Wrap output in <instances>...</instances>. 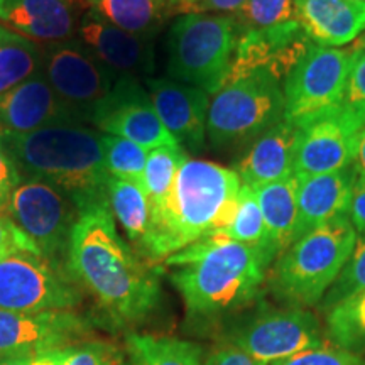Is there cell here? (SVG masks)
Masks as SVG:
<instances>
[{
	"label": "cell",
	"instance_id": "1",
	"mask_svg": "<svg viewBox=\"0 0 365 365\" xmlns=\"http://www.w3.org/2000/svg\"><path fill=\"white\" fill-rule=\"evenodd\" d=\"M68 274L117 330L143 325L161 307L156 272L118 234L108 203L80 212L71 235Z\"/></svg>",
	"mask_w": 365,
	"mask_h": 365
},
{
	"label": "cell",
	"instance_id": "2",
	"mask_svg": "<svg viewBox=\"0 0 365 365\" xmlns=\"http://www.w3.org/2000/svg\"><path fill=\"white\" fill-rule=\"evenodd\" d=\"M175 267L171 282L185 304L186 319L208 330L252 304L271 264L250 245L223 234L203 237L164 261Z\"/></svg>",
	"mask_w": 365,
	"mask_h": 365
},
{
	"label": "cell",
	"instance_id": "3",
	"mask_svg": "<svg viewBox=\"0 0 365 365\" xmlns=\"http://www.w3.org/2000/svg\"><path fill=\"white\" fill-rule=\"evenodd\" d=\"M239 175L222 164L186 159L163 203L150 208V232L140 257L164 262L203 237L220 234L239 208Z\"/></svg>",
	"mask_w": 365,
	"mask_h": 365
},
{
	"label": "cell",
	"instance_id": "4",
	"mask_svg": "<svg viewBox=\"0 0 365 365\" xmlns=\"http://www.w3.org/2000/svg\"><path fill=\"white\" fill-rule=\"evenodd\" d=\"M4 148L22 178L61 191L78 212L108 203L102 132L85 124L51 125L29 134H2Z\"/></svg>",
	"mask_w": 365,
	"mask_h": 365
},
{
	"label": "cell",
	"instance_id": "5",
	"mask_svg": "<svg viewBox=\"0 0 365 365\" xmlns=\"http://www.w3.org/2000/svg\"><path fill=\"white\" fill-rule=\"evenodd\" d=\"M349 215H340L287 247L274 264L269 289L286 307L309 308L322 303L357 245Z\"/></svg>",
	"mask_w": 365,
	"mask_h": 365
},
{
	"label": "cell",
	"instance_id": "6",
	"mask_svg": "<svg viewBox=\"0 0 365 365\" xmlns=\"http://www.w3.org/2000/svg\"><path fill=\"white\" fill-rule=\"evenodd\" d=\"M239 26L225 14H182L166 38V71L171 80L215 95L225 85Z\"/></svg>",
	"mask_w": 365,
	"mask_h": 365
},
{
	"label": "cell",
	"instance_id": "7",
	"mask_svg": "<svg viewBox=\"0 0 365 365\" xmlns=\"http://www.w3.org/2000/svg\"><path fill=\"white\" fill-rule=\"evenodd\" d=\"M284 118L282 83L267 71L228 81L210 100L207 135L215 149L252 143Z\"/></svg>",
	"mask_w": 365,
	"mask_h": 365
},
{
	"label": "cell",
	"instance_id": "8",
	"mask_svg": "<svg viewBox=\"0 0 365 365\" xmlns=\"http://www.w3.org/2000/svg\"><path fill=\"white\" fill-rule=\"evenodd\" d=\"M6 215L33 242L43 261L70 277L68 254L80 212L68 196L48 182L22 178Z\"/></svg>",
	"mask_w": 365,
	"mask_h": 365
},
{
	"label": "cell",
	"instance_id": "9",
	"mask_svg": "<svg viewBox=\"0 0 365 365\" xmlns=\"http://www.w3.org/2000/svg\"><path fill=\"white\" fill-rule=\"evenodd\" d=\"M352 51L314 44L282 81L284 120L301 129L344 105Z\"/></svg>",
	"mask_w": 365,
	"mask_h": 365
},
{
	"label": "cell",
	"instance_id": "10",
	"mask_svg": "<svg viewBox=\"0 0 365 365\" xmlns=\"http://www.w3.org/2000/svg\"><path fill=\"white\" fill-rule=\"evenodd\" d=\"M223 340L267 365L327 344L317 317L293 307L257 308L228 325Z\"/></svg>",
	"mask_w": 365,
	"mask_h": 365
},
{
	"label": "cell",
	"instance_id": "11",
	"mask_svg": "<svg viewBox=\"0 0 365 365\" xmlns=\"http://www.w3.org/2000/svg\"><path fill=\"white\" fill-rule=\"evenodd\" d=\"M43 75L81 124H91L117 78L78 38L43 44Z\"/></svg>",
	"mask_w": 365,
	"mask_h": 365
},
{
	"label": "cell",
	"instance_id": "12",
	"mask_svg": "<svg viewBox=\"0 0 365 365\" xmlns=\"http://www.w3.org/2000/svg\"><path fill=\"white\" fill-rule=\"evenodd\" d=\"M80 286L34 254L0 259V309L21 313L73 312Z\"/></svg>",
	"mask_w": 365,
	"mask_h": 365
},
{
	"label": "cell",
	"instance_id": "13",
	"mask_svg": "<svg viewBox=\"0 0 365 365\" xmlns=\"http://www.w3.org/2000/svg\"><path fill=\"white\" fill-rule=\"evenodd\" d=\"M102 134L124 137L153 150L180 145L154 110L148 90L135 78H118L91 117Z\"/></svg>",
	"mask_w": 365,
	"mask_h": 365
},
{
	"label": "cell",
	"instance_id": "14",
	"mask_svg": "<svg viewBox=\"0 0 365 365\" xmlns=\"http://www.w3.org/2000/svg\"><path fill=\"white\" fill-rule=\"evenodd\" d=\"M313 46L314 43L298 21L267 29L239 31L234 59L225 83L254 71H267L282 83Z\"/></svg>",
	"mask_w": 365,
	"mask_h": 365
},
{
	"label": "cell",
	"instance_id": "15",
	"mask_svg": "<svg viewBox=\"0 0 365 365\" xmlns=\"http://www.w3.org/2000/svg\"><path fill=\"white\" fill-rule=\"evenodd\" d=\"M360 130L362 127L344 105L308 122L296 137L294 175H325L354 166Z\"/></svg>",
	"mask_w": 365,
	"mask_h": 365
},
{
	"label": "cell",
	"instance_id": "16",
	"mask_svg": "<svg viewBox=\"0 0 365 365\" xmlns=\"http://www.w3.org/2000/svg\"><path fill=\"white\" fill-rule=\"evenodd\" d=\"M90 322L75 312L21 313L0 309V357L36 355L78 344Z\"/></svg>",
	"mask_w": 365,
	"mask_h": 365
},
{
	"label": "cell",
	"instance_id": "17",
	"mask_svg": "<svg viewBox=\"0 0 365 365\" xmlns=\"http://www.w3.org/2000/svg\"><path fill=\"white\" fill-rule=\"evenodd\" d=\"M76 38L115 75L117 80H139L140 76L148 80L156 66L154 38L125 33L91 11L81 16Z\"/></svg>",
	"mask_w": 365,
	"mask_h": 365
},
{
	"label": "cell",
	"instance_id": "18",
	"mask_svg": "<svg viewBox=\"0 0 365 365\" xmlns=\"http://www.w3.org/2000/svg\"><path fill=\"white\" fill-rule=\"evenodd\" d=\"M145 90L158 117L178 144L190 153L203 150L210 108L207 91L171 78H148Z\"/></svg>",
	"mask_w": 365,
	"mask_h": 365
},
{
	"label": "cell",
	"instance_id": "19",
	"mask_svg": "<svg viewBox=\"0 0 365 365\" xmlns=\"http://www.w3.org/2000/svg\"><path fill=\"white\" fill-rule=\"evenodd\" d=\"M81 124L43 73L0 97V135L29 134L51 125Z\"/></svg>",
	"mask_w": 365,
	"mask_h": 365
},
{
	"label": "cell",
	"instance_id": "20",
	"mask_svg": "<svg viewBox=\"0 0 365 365\" xmlns=\"http://www.w3.org/2000/svg\"><path fill=\"white\" fill-rule=\"evenodd\" d=\"M80 0H0V24L39 44L76 38Z\"/></svg>",
	"mask_w": 365,
	"mask_h": 365
},
{
	"label": "cell",
	"instance_id": "21",
	"mask_svg": "<svg viewBox=\"0 0 365 365\" xmlns=\"http://www.w3.org/2000/svg\"><path fill=\"white\" fill-rule=\"evenodd\" d=\"M357 176L355 166L325 173V175L298 178V215L293 242L325 225L340 215H349L352 188Z\"/></svg>",
	"mask_w": 365,
	"mask_h": 365
},
{
	"label": "cell",
	"instance_id": "22",
	"mask_svg": "<svg viewBox=\"0 0 365 365\" xmlns=\"http://www.w3.org/2000/svg\"><path fill=\"white\" fill-rule=\"evenodd\" d=\"M296 137L298 129L282 118L254 139L234 168L242 185L255 190L294 175Z\"/></svg>",
	"mask_w": 365,
	"mask_h": 365
},
{
	"label": "cell",
	"instance_id": "23",
	"mask_svg": "<svg viewBox=\"0 0 365 365\" xmlns=\"http://www.w3.org/2000/svg\"><path fill=\"white\" fill-rule=\"evenodd\" d=\"M296 19L314 44L339 48L365 31V0H294Z\"/></svg>",
	"mask_w": 365,
	"mask_h": 365
},
{
	"label": "cell",
	"instance_id": "24",
	"mask_svg": "<svg viewBox=\"0 0 365 365\" xmlns=\"http://www.w3.org/2000/svg\"><path fill=\"white\" fill-rule=\"evenodd\" d=\"M254 191L261 207L269 239L279 257L293 244L296 215H298V178L291 175Z\"/></svg>",
	"mask_w": 365,
	"mask_h": 365
},
{
	"label": "cell",
	"instance_id": "25",
	"mask_svg": "<svg viewBox=\"0 0 365 365\" xmlns=\"http://www.w3.org/2000/svg\"><path fill=\"white\" fill-rule=\"evenodd\" d=\"M108 205L115 222L125 232L130 247L139 255L150 232V203L144 188L134 181L108 178Z\"/></svg>",
	"mask_w": 365,
	"mask_h": 365
},
{
	"label": "cell",
	"instance_id": "26",
	"mask_svg": "<svg viewBox=\"0 0 365 365\" xmlns=\"http://www.w3.org/2000/svg\"><path fill=\"white\" fill-rule=\"evenodd\" d=\"M125 352L130 365H203L202 346L193 341L159 336L153 333L129 331Z\"/></svg>",
	"mask_w": 365,
	"mask_h": 365
},
{
	"label": "cell",
	"instance_id": "27",
	"mask_svg": "<svg viewBox=\"0 0 365 365\" xmlns=\"http://www.w3.org/2000/svg\"><path fill=\"white\" fill-rule=\"evenodd\" d=\"M43 44L0 24V97L43 73Z\"/></svg>",
	"mask_w": 365,
	"mask_h": 365
},
{
	"label": "cell",
	"instance_id": "28",
	"mask_svg": "<svg viewBox=\"0 0 365 365\" xmlns=\"http://www.w3.org/2000/svg\"><path fill=\"white\" fill-rule=\"evenodd\" d=\"M88 11L98 14L125 33L154 38L164 21L159 0H83Z\"/></svg>",
	"mask_w": 365,
	"mask_h": 365
},
{
	"label": "cell",
	"instance_id": "29",
	"mask_svg": "<svg viewBox=\"0 0 365 365\" xmlns=\"http://www.w3.org/2000/svg\"><path fill=\"white\" fill-rule=\"evenodd\" d=\"M220 234L227 235L232 240L240 242V244L257 249L267 259L269 264H272L274 259L277 257L276 249L272 247L271 239H269L257 196H255V191L250 186H240L239 208H237L234 222Z\"/></svg>",
	"mask_w": 365,
	"mask_h": 365
},
{
	"label": "cell",
	"instance_id": "30",
	"mask_svg": "<svg viewBox=\"0 0 365 365\" xmlns=\"http://www.w3.org/2000/svg\"><path fill=\"white\" fill-rule=\"evenodd\" d=\"M327 336L340 349L365 354V291L327 313Z\"/></svg>",
	"mask_w": 365,
	"mask_h": 365
},
{
	"label": "cell",
	"instance_id": "31",
	"mask_svg": "<svg viewBox=\"0 0 365 365\" xmlns=\"http://www.w3.org/2000/svg\"><path fill=\"white\" fill-rule=\"evenodd\" d=\"M186 159H188V153L181 145L149 150L144 168L143 188L149 198L150 208L158 207L166 200L175 185L178 171L181 170Z\"/></svg>",
	"mask_w": 365,
	"mask_h": 365
},
{
	"label": "cell",
	"instance_id": "32",
	"mask_svg": "<svg viewBox=\"0 0 365 365\" xmlns=\"http://www.w3.org/2000/svg\"><path fill=\"white\" fill-rule=\"evenodd\" d=\"M105 170L108 176L134 181L143 186V176L149 150L124 137L102 134Z\"/></svg>",
	"mask_w": 365,
	"mask_h": 365
},
{
	"label": "cell",
	"instance_id": "33",
	"mask_svg": "<svg viewBox=\"0 0 365 365\" xmlns=\"http://www.w3.org/2000/svg\"><path fill=\"white\" fill-rule=\"evenodd\" d=\"M239 31L267 29L296 19L294 0H247L239 12L234 14Z\"/></svg>",
	"mask_w": 365,
	"mask_h": 365
},
{
	"label": "cell",
	"instance_id": "34",
	"mask_svg": "<svg viewBox=\"0 0 365 365\" xmlns=\"http://www.w3.org/2000/svg\"><path fill=\"white\" fill-rule=\"evenodd\" d=\"M362 291H365V240H357L354 254L350 255L349 262L341 269L336 281L323 296L319 308L328 313L341 301L352 298Z\"/></svg>",
	"mask_w": 365,
	"mask_h": 365
},
{
	"label": "cell",
	"instance_id": "35",
	"mask_svg": "<svg viewBox=\"0 0 365 365\" xmlns=\"http://www.w3.org/2000/svg\"><path fill=\"white\" fill-rule=\"evenodd\" d=\"M65 365H124V352L108 341H78L66 349Z\"/></svg>",
	"mask_w": 365,
	"mask_h": 365
},
{
	"label": "cell",
	"instance_id": "36",
	"mask_svg": "<svg viewBox=\"0 0 365 365\" xmlns=\"http://www.w3.org/2000/svg\"><path fill=\"white\" fill-rule=\"evenodd\" d=\"M344 107L352 113L360 127H365V48H352L350 71L346 80Z\"/></svg>",
	"mask_w": 365,
	"mask_h": 365
},
{
	"label": "cell",
	"instance_id": "37",
	"mask_svg": "<svg viewBox=\"0 0 365 365\" xmlns=\"http://www.w3.org/2000/svg\"><path fill=\"white\" fill-rule=\"evenodd\" d=\"M271 365H365V359L364 355L325 344L296 354L293 357L277 360Z\"/></svg>",
	"mask_w": 365,
	"mask_h": 365
},
{
	"label": "cell",
	"instance_id": "38",
	"mask_svg": "<svg viewBox=\"0 0 365 365\" xmlns=\"http://www.w3.org/2000/svg\"><path fill=\"white\" fill-rule=\"evenodd\" d=\"M34 254L39 257L36 245L7 215H0V257L14 254Z\"/></svg>",
	"mask_w": 365,
	"mask_h": 365
},
{
	"label": "cell",
	"instance_id": "39",
	"mask_svg": "<svg viewBox=\"0 0 365 365\" xmlns=\"http://www.w3.org/2000/svg\"><path fill=\"white\" fill-rule=\"evenodd\" d=\"M22 180L19 170L0 140V215H6L9 200Z\"/></svg>",
	"mask_w": 365,
	"mask_h": 365
},
{
	"label": "cell",
	"instance_id": "40",
	"mask_svg": "<svg viewBox=\"0 0 365 365\" xmlns=\"http://www.w3.org/2000/svg\"><path fill=\"white\" fill-rule=\"evenodd\" d=\"M203 365H267V364L250 357L249 354H245L244 350L239 349V346L228 344V341L223 340L220 345L215 346V349L208 354V357L205 359Z\"/></svg>",
	"mask_w": 365,
	"mask_h": 365
},
{
	"label": "cell",
	"instance_id": "41",
	"mask_svg": "<svg viewBox=\"0 0 365 365\" xmlns=\"http://www.w3.org/2000/svg\"><path fill=\"white\" fill-rule=\"evenodd\" d=\"M349 218L352 222L359 240H365V178L357 173L350 200Z\"/></svg>",
	"mask_w": 365,
	"mask_h": 365
},
{
	"label": "cell",
	"instance_id": "42",
	"mask_svg": "<svg viewBox=\"0 0 365 365\" xmlns=\"http://www.w3.org/2000/svg\"><path fill=\"white\" fill-rule=\"evenodd\" d=\"M247 4V0H198L195 4V14H237ZM191 12V14H193Z\"/></svg>",
	"mask_w": 365,
	"mask_h": 365
},
{
	"label": "cell",
	"instance_id": "43",
	"mask_svg": "<svg viewBox=\"0 0 365 365\" xmlns=\"http://www.w3.org/2000/svg\"><path fill=\"white\" fill-rule=\"evenodd\" d=\"M68 346H59V349L44 350V352L36 354V355H33L31 365H65Z\"/></svg>",
	"mask_w": 365,
	"mask_h": 365
},
{
	"label": "cell",
	"instance_id": "44",
	"mask_svg": "<svg viewBox=\"0 0 365 365\" xmlns=\"http://www.w3.org/2000/svg\"><path fill=\"white\" fill-rule=\"evenodd\" d=\"M196 2H198V0H159V4H161L163 7V12L166 14L168 19L173 16L191 14L193 12V7Z\"/></svg>",
	"mask_w": 365,
	"mask_h": 365
},
{
	"label": "cell",
	"instance_id": "45",
	"mask_svg": "<svg viewBox=\"0 0 365 365\" xmlns=\"http://www.w3.org/2000/svg\"><path fill=\"white\" fill-rule=\"evenodd\" d=\"M355 170L360 176L365 178V127L357 135V148H355Z\"/></svg>",
	"mask_w": 365,
	"mask_h": 365
},
{
	"label": "cell",
	"instance_id": "46",
	"mask_svg": "<svg viewBox=\"0 0 365 365\" xmlns=\"http://www.w3.org/2000/svg\"><path fill=\"white\" fill-rule=\"evenodd\" d=\"M33 355H9L0 357V365H31Z\"/></svg>",
	"mask_w": 365,
	"mask_h": 365
},
{
	"label": "cell",
	"instance_id": "47",
	"mask_svg": "<svg viewBox=\"0 0 365 365\" xmlns=\"http://www.w3.org/2000/svg\"><path fill=\"white\" fill-rule=\"evenodd\" d=\"M354 46H357V48H365V34L360 36V38L355 41Z\"/></svg>",
	"mask_w": 365,
	"mask_h": 365
},
{
	"label": "cell",
	"instance_id": "48",
	"mask_svg": "<svg viewBox=\"0 0 365 365\" xmlns=\"http://www.w3.org/2000/svg\"><path fill=\"white\" fill-rule=\"evenodd\" d=\"M0 259H2V257H0Z\"/></svg>",
	"mask_w": 365,
	"mask_h": 365
}]
</instances>
